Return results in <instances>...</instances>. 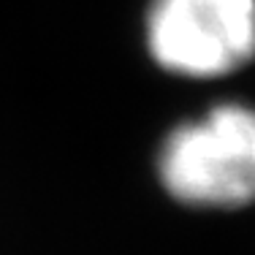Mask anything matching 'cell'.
<instances>
[{
  "label": "cell",
  "instance_id": "1",
  "mask_svg": "<svg viewBox=\"0 0 255 255\" xmlns=\"http://www.w3.org/2000/svg\"><path fill=\"white\" fill-rule=\"evenodd\" d=\"M157 177L171 198L201 209L255 201V109L220 103L177 125L160 144Z\"/></svg>",
  "mask_w": 255,
  "mask_h": 255
},
{
  "label": "cell",
  "instance_id": "2",
  "mask_svg": "<svg viewBox=\"0 0 255 255\" xmlns=\"http://www.w3.org/2000/svg\"><path fill=\"white\" fill-rule=\"evenodd\" d=\"M144 35L168 74H234L255 57V0H149Z\"/></svg>",
  "mask_w": 255,
  "mask_h": 255
}]
</instances>
